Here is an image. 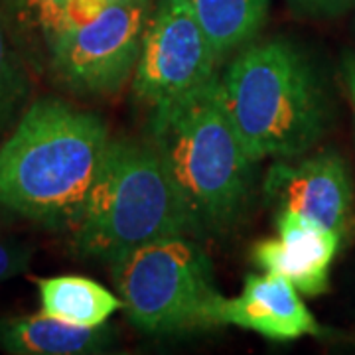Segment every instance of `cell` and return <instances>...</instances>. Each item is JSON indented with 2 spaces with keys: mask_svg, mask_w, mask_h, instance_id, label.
Wrapping results in <instances>:
<instances>
[{
  "mask_svg": "<svg viewBox=\"0 0 355 355\" xmlns=\"http://www.w3.org/2000/svg\"><path fill=\"white\" fill-rule=\"evenodd\" d=\"M73 231L81 259L114 263L146 243L196 233L150 140L111 139Z\"/></svg>",
  "mask_w": 355,
  "mask_h": 355,
  "instance_id": "4",
  "label": "cell"
},
{
  "mask_svg": "<svg viewBox=\"0 0 355 355\" xmlns=\"http://www.w3.org/2000/svg\"><path fill=\"white\" fill-rule=\"evenodd\" d=\"M99 114L62 99L28 107L0 146V209L50 229H73L109 146Z\"/></svg>",
  "mask_w": 355,
  "mask_h": 355,
  "instance_id": "1",
  "label": "cell"
},
{
  "mask_svg": "<svg viewBox=\"0 0 355 355\" xmlns=\"http://www.w3.org/2000/svg\"><path fill=\"white\" fill-rule=\"evenodd\" d=\"M150 144L188 209L193 231H227L247 214L257 162L219 97V73L150 111Z\"/></svg>",
  "mask_w": 355,
  "mask_h": 355,
  "instance_id": "2",
  "label": "cell"
},
{
  "mask_svg": "<svg viewBox=\"0 0 355 355\" xmlns=\"http://www.w3.org/2000/svg\"><path fill=\"white\" fill-rule=\"evenodd\" d=\"M30 81L26 76L20 51L14 48L6 32L0 6V135L10 127L18 111L26 105Z\"/></svg>",
  "mask_w": 355,
  "mask_h": 355,
  "instance_id": "15",
  "label": "cell"
},
{
  "mask_svg": "<svg viewBox=\"0 0 355 355\" xmlns=\"http://www.w3.org/2000/svg\"><path fill=\"white\" fill-rule=\"evenodd\" d=\"M2 20L16 50L48 62L55 40L71 24V0H0Z\"/></svg>",
  "mask_w": 355,
  "mask_h": 355,
  "instance_id": "13",
  "label": "cell"
},
{
  "mask_svg": "<svg viewBox=\"0 0 355 355\" xmlns=\"http://www.w3.org/2000/svg\"><path fill=\"white\" fill-rule=\"evenodd\" d=\"M211 40L219 64L251 44L268 18L270 0H188Z\"/></svg>",
  "mask_w": 355,
  "mask_h": 355,
  "instance_id": "14",
  "label": "cell"
},
{
  "mask_svg": "<svg viewBox=\"0 0 355 355\" xmlns=\"http://www.w3.org/2000/svg\"><path fill=\"white\" fill-rule=\"evenodd\" d=\"M342 73L343 81H345V89H347V97L352 103L355 119V51H345L342 58Z\"/></svg>",
  "mask_w": 355,
  "mask_h": 355,
  "instance_id": "19",
  "label": "cell"
},
{
  "mask_svg": "<svg viewBox=\"0 0 355 355\" xmlns=\"http://www.w3.org/2000/svg\"><path fill=\"white\" fill-rule=\"evenodd\" d=\"M116 296L130 324L153 336L223 326L209 254L188 235L132 249L111 263Z\"/></svg>",
  "mask_w": 355,
  "mask_h": 355,
  "instance_id": "5",
  "label": "cell"
},
{
  "mask_svg": "<svg viewBox=\"0 0 355 355\" xmlns=\"http://www.w3.org/2000/svg\"><path fill=\"white\" fill-rule=\"evenodd\" d=\"M219 97L254 162L304 156L330 121L316 65L282 38L253 40L235 51L219 76Z\"/></svg>",
  "mask_w": 355,
  "mask_h": 355,
  "instance_id": "3",
  "label": "cell"
},
{
  "mask_svg": "<svg viewBox=\"0 0 355 355\" xmlns=\"http://www.w3.org/2000/svg\"><path fill=\"white\" fill-rule=\"evenodd\" d=\"M30 261L32 249L0 231V282H6L26 272Z\"/></svg>",
  "mask_w": 355,
  "mask_h": 355,
  "instance_id": "16",
  "label": "cell"
},
{
  "mask_svg": "<svg viewBox=\"0 0 355 355\" xmlns=\"http://www.w3.org/2000/svg\"><path fill=\"white\" fill-rule=\"evenodd\" d=\"M153 0H119L71 24L48 53L55 83L81 97H111L132 79Z\"/></svg>",
  "mask_w": 355,
  "mask_h": 355,
  "instance_id": "6",
  "label": "cell"
},
{
  "mask_svg": "<svg viewBox=\"0 0 355 355\" xmlns=\"http://www.w3.org/2000/svg\"><path fill=\"white\" fill-rule=\"evenodd\" d=\"M268 205L296 211L331 229L342 245L355 237V193L349 168L331 148L279 160L263 184Z\"/></svg>",
  "mask_w": 355,
  "mask_h": 355,
  "instance_id": "8",
  "label": "cell"
},
{
  "mask_svg": "<svg viewBox=\"0 0 355 355\" xmlns=\"http://www.w3.org/2000/svg\"><path fill=\"white\" fill-rule=\"evenodd\" d=\"M294 10L312 18H338L354 4V0H291Z\"/></svg>",
  "mask_w": 355,
  "mask_h": 355,
  "instance_id": "17",
  "label": "cell"
},
{
  "mask_svg": "<svg viewBox=\"0 0 355 355\" xmlns=\"http://www.w3.org/2000/svg\"><path fill=\"white\" fill-rule=\"evenodd\" d=\"M38 294L42 314L83 328L107 324L123 308L116 294L85 277L42 279L38 280Z\"/></svg>",
  "mask_w": 355,
  "mask_h": 355,
  "instance_id": "12",
  "label": "cell"
},
{
  "mask_svg": "<svg viewBox=\"0 0 355 355\" xmlns=\"http://www.w3.org/2000/svg\"><path fill=\"white\" fill-rule=\"evenodd\" d=\"M114 342L116 331L107 324L83 328L46 314L0 320V349L12 355H95Z\"/></svg>",
  "mask_w": 355,
  "mask_h": 355,
  "instance_id": "11",
  "label": "cell"
},
{
  "mask_svg": "<svg viewBox=\"0 0 355 355\" xmlns=\"http://www.w3.org/2000/svg\"><path fill=\"white\" fill-rule=\"evenodd\" d=\"M216 50L188 0H156L132 73V97L150 111L217 76Z\"/></svg>",
  "mask_w": 355,
  "mask_h": 355,
  "instance_id": "7",
  "label": "cell"
},
{
  "mask_svg": "<svg viewBox=\"0 0 355 355\" xmlns=\"http://www.w3.org/2000/svg\"><path fill=\"white\" fill-rule=\"evenodd\" d=\"M221 322L277 342L322 334V326L306 308L298 288L277 272L249 275L241 294L223 300Z\"/></svg>",
  "mask_w": 355,
  "mask_h": 355,
  "instance_id": "10",
  "label": "cell"
},
{
  "mask_svg": "<svg viewBox=\"0 0 355 355\" xmlns=\"http://www.w3.org/2000/svg\"><path fill=\"white\" fill-rule=\"evenodd\" d=\"M340 237L310 217L296 211H277V237L253 247V263L263 272H277L291 280L304 296L330 291V270Z\"/></svg>",
  "mask_w": 355,
  "mask_h": 355,
  "instance_id": "9",
  "label": "cell"
},
{
  "mask_svg": "<svg viewBox=\"0 0 355 355\" xmlns=\"http://www.w3.org/2000/svg\"><path fill=\"white\" fill-rule=\"evenodd\" d=\"M111 2H119V0H71V24L95 16Z\"/></svg>",
  "mask_w": 355,
  "mask_h": 355,
  "instance_id": "18",
  "label": "cell"
}]
</instances>
